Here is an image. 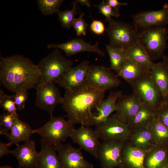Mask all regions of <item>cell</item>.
I'll list each match as a JSON object with an SVG mask.
<instances>
[{
	"instance_id": "cell-44",
	"label": "cell",
	"mask_w": 168,
	"mask_h": 168,
	"mask_svg": "<svg viewBox=\"0 0 168 168\" xmlns=\"http://www.w3.org/2000/svg\"><path fill=\"white\" fill-rule=\"evenodd\" d=\"M0 168H13L12 166H10L9 165H7L1 166Z\"/></svg>"
},
{
	"instance_id": "cell-17",
	"label": "cell",
	"mask_w": 168,
	"mask_h": 168,
	"mask_svg": "<svg viewBox=\"0 0 168 168\" xmlns=\"http://www.w3.org/2000/svg\"><path fill=\"white\" fill-rule=\"evenodd\" d=\"M36 143L29 140L12 150L11 154L17 159L18 168H36L39 156V152L36 148Z\"/></svg>"
},
{
	"instance_id": "cell-9",
	"label": "cell",
	"mask_w": 168,
	"mask_h": 168,
	"mask_svg": "<svg viewBox=\"0 0 168 168\" xmlns=\"http://www.w3.org/2000/svg\"><path fill=\"white\" fill-rule=\"evenodd\" d=\"M35 88L36 90L35 105L40 108L48 112L53 116L56 106L62 104L63 97L60 94L54 82H38Z\"/></svg>"
},
{
	"instance_id": "cell-46",
	"label": "cell",
	"mask_w": 168,
	"mask_h": 168,
	"mask_svg": "<svg viewBox=\"0 0 168 168\" xmlns=\"http://www.w3.org/2000/svg\"><path fill=\"white\" fill-rule=\"evenodd\" d=\"M166 103L168 105V99L167 101V102H166Z\"/></svg>"
},
{
	"instance_id": "cell-29",
	"label": "cell",
	"mask_w": 168,
	"mask_h": 168,
	"mask_svg": "<svg viewBox=\"0 0 168 168\" xmlns=\"http://www.w3.org/2000/svg\"><path fill=\"white\" fill-rule=\"evenodd\" d=\"M148 128L156 145L168 143V128L159 120L156 116Z\"/></svg>"
},
{
	"instance_id": "cell-7",
	"label": "cell",
	"mask_w": 168,
	"mask_h": 168,
	"mask_svg": "<svg viewBox=\"0 0 168 168\" xmlns=\"http://www.w3.org/2000/svg\"><path fill=\"white\" fill-rule=\"evenodd\" d=\"M150 72L129 83L134 93L142 102L156 110L164 103L163 96L153 82Z\"/></svg>"
},
{
	"instance_id": "cell-45",
	"label": "cell",
	"mask_w": 168,
	"mask_h": 168,
	"mask_svg": "<svg viewBox=\"0 0 168 168\" xmlns=\"http://www.w3.org/2000/svg\"><path fill=\"white\" fill-rule=\"evenodd\" d=\"M161 168H168V163Z\"/></svg>"
},
{
	"instance_id": "cell-6",
	"label": "cell",
	"mask_w": 168,
	"mask_h": 168,
	"mask_svg": "<svg viewBox=\"0 0 168 168\" xmlns=\"http://www.w3.org/2000/svg\"><path fill=\"white\" fill-rule=\"evenodd\" d=\"M66 116H50V120L40 128L33 130V133L55 145L65 142L75 129L74 125L65 119Z\"/></svg>"
},
{
	"instance_id": "cell-43",
	"label": "cell",
	"mask_w": 168,
	"mask_h": 168,
	"mask_svg": "<svg viewBox=\"0 0 168 168\" xmlns=\"http://www.w3.org/2000/svg\"><path fill=\"white\" fill-rule=\"evenodd\" d=\"M163 59L162 62L168 68V55H166Z\"/></svg>"
},
{
	"instance_id": "cell-2",
	"label": "cell",
	"mask_w": 168,
	"mask_h": 168,
	"mask_svg": "<svg viewBox=\"0 0 168 168\" xmlns=\"http://www.w3.org/2000/svg\"><path fill=\"white\" fill-rule=\"evenodd\" d=\"M40 74L38 65L23 55L1 56L0 82L5 88L14 93L35 87Z\"/></svg>"
},
{
	"instance_id": "cell-18",
	"label": "cell",
	"mask_w": 168,
	"mask_h": 168,
	"mask_svg": "<svg viewBox=\"0 0 168 168\" xmlns=\"http://www.w3.org/2000/svg\"><path fill=\"white\" fill-rule=\"evenodd\" d=\"M98 45V41L94 44H91L90 42H87L83 39L75 38L63 43L58 44L50 43L47 45V47L49 49H61L68 57L86 51L96 53L102 57L104 56L105 52L99 49Z\"/></svg>"
},
{
	"instance_id": "cell-1",
	"label": "cell",
	"mask_w": 168,
	"mask_h": 168,
	"mask_svg": "<svg viewBox=\"0 0 168 168\" xmlns=\"http://www.w3.org/2000/svg\"><path fill=\"white\" fill-rule=\"evenodd\" d=\"M105 92L98 90L86 82L65 91L62 106L67 113L68 120L75 125L87 127L94 125L95 114L93 110L104 100Z\"/></svg>"
},
{
	"instance_id": "cell-21",
	"label": "cell",
	"mask_w": 168,
	"mask_h": 168,
	"mask_svg": "<svg viewBox=\"0 0 168 168\" xmlns=\"http://www.w3.org/2000/svg\"><path fill=\"white\" fill-rule=\"evenodd\" d=\"M168 163V143L155 145L147 151L145 168H161Z\"/></svg>"
},
{
	"instance_id": "cell-23",
	"label": "cell",
	"mask_w": 168,
	"mask_h": 168,
	"mask_svg": "<svg viewBox=\"0 0 168 168\" xmlns=\"http://www.w3.org/2000/svg\"><path fill=\"white\" fill-rule=\"evenodd\" d=\"M121 91H111L108 97L103 100L96 109L97 113L94 117V126L105 121L116 110V103L122 94Z\"/></svg>"
},
{
	"instance_id": "cell-31",
	"label": "cell",
	"mask_w": 168,
	"mask_h": 168,
	"mask_svg": "<svg viewBox=\"0 0 168 168\" xmlns=\"http://www.w3.org/2000/svg\"><path fill=\"white\" fill-rule=\"evenodd\" d=\"M72 4V7L71 10L67 9L65 11L59 10L57 13L59 20L63 28L69 29L72 26L75 16L77 13V4L75 1Z\"/></svg>"
},
{
	"instance_id": "cell-4",
	"label": "cell",
	"mask_w": 168,
	"mask_h": 168,
	"mask_svg": "<svg viewBox=\"0 0 168 168\" xmlns=\"http://www.w3.org/2000/svg\"><path fill=\"white\" fill-rule=\"evenodd\" d=\"M168 29L165 26H155L144 30L139 33V43L153 61L166 56Z\"/></svg>"
},
{
	"instance_id": "cell-14",
	"label": "cell",
	"mask_w": 168,
	"mask_h": 168,
	"mask_svg": "<svg viewBox=\"0 0 168 168\" xmlns=\"http://www.w3.org/2000/svg\"><path fill=\"white\" fill-rule=\"evenodd\" d=\"M70 137L81 149L97 158V152L100 142L98 136L94 130L90 127L81 125L79 128L73 130Z\"/></svg>"
},
{
	"instance_id": "cell-34",
	"label": "cell",
	"mask_w": 168,
	"mask_h": 168,
	"mask_svg": "<svg viewBox=\"0 0 168 168\" xmlns=\"http://www.w3.org/2000/svg\"><path fill=\"white\" fill-rule=\"evenodd\" d=\"M93 5L98 8L99 13L102 14L105 17L106 21L109 22L112 19L111 17L118 18L120 16L119 9L111 7L105 1H102L98 5L94 4Z\"/></svg>"
},
{
	"instance_id": "cell-19",
	"label": "cell",
	"mask_w": 168,
	"mask_h": 168,
	"mask_svg": "<svg viewBox=\"0 0 168 168\" xmlns=\"http://www.w3.org/2000/svg\"><path fill=\"white\" fill-rule=\"evenodd\" d=\"M41 150L36 168H63L55 146L41 138Z\"/></svg>"
},
{
	"instance_id": "cell-10",
	"label": "cell",
	"mask_w": 168,
	"mask_h": 168,
	"mask_svg": "<svg viewBox=\"0 0 168 168\" xmlns=\"http://www.w3.org/2000/svg\"><path fill=\"white\" fill-rule=\"evenodd\" d=\"M110 68L102 66H89L86 82L91 86L100 91L105 92L119 86L121 81Z\"/></svg>"
},
{
	"instance_id": "cell-33",
	"label": "cell",
	"mask_w": 168,
	"mask_h": 168,
	"mask_svg": "<svg viewBox=\"0 0 168 168\" xmlns=\"http://www.w3.org/2000/svg\"><path fill=\"white\" fill-rule=\"evenodd\" d=\"M0 106L7 113L17 114V109L12 96L7 95L1 89L0 90Z\"/></svg>"
},
{
	"instance_id": "cell-13",
	"label": "cell",
	"mask_w": 168,
	"mask_h": 168,
	"mask_svg": "<svg viewBox=\"0 0 168 168\" xmlns=\"http://www.w3.org/2000/svg\"><path fill=\"white\" fill-rule=\"evenodd\" d=\"M133 26L138 31L155 26H165L168 24V3L165 4L162 9L142 12L133 15Z\"/></svg>"
},
{
	"instance_id": "cell-20",
	"label": "cell",
	"mask_w": 168,
	"mask_h": 168,
	"mask_svg": "<svg viewBox=\"0 0 168 168\" xmlns=\"http://www.w3.org/2000/svg\"><path fill=\"white\" fill-rule=\"evenodd\" d=\"M122 149V168H145L144 161L147 151L126 142Z\"/></svg>"
},
{
	"instance_id": "cell-24",
	"label": "cell",
	"mask_w": 168,
	"mask_h": 168,
	"mask_svg": "<svg viewBox=\"0 0 168 168\" xmlns=\"http://www.w3.org/2000/svg\"><path fill=\"white\" fill-rule=\"evenodd\" d=\"M153 82L160 91L163 96L164 103L168 99V68L162 62L156 63L150 72Z\"/></svg>"
},
{
	"instance_id": "cell-32",
	"label": "cell",
	"mask_w": 168,
	"mask_h": 168,
	"mask_svg": "<svg viewBox=\"0 0 168 168\" xmlns=\"http://www.w3.org/2000/svg\"><path fill=\"white\" fill-rule=\"evenodd\" d=\"M64 1L63 0H37L38 7L41 12L45 15H50L57 13Z\"/></svg>"
},
{
	"instance_id": "cell-40",
	"label": "cell",
	"mask_w": 168,
	"mask_h": 168,
	"mask_svg": "<svg viewBox=\"0 0 168 168\" xmlns=\"http://www.w3.org/2000/svg\"><path fill=\"white\" fill-rule=\"evenodd\" d=\"M11 146V145L9 142L5 143L0 141V157L1 158L9 154H11L12 150H10L9 149V147Z\"/></svg>"
},
{
	"instance_id": "cell-25",
	"label": "cell",
	"mask_w": 168,
	"mask_h": 168,
	"mask_svg": "<svg viewBox=\"0 0 168 168\" xmlns=\"http://www.w3.org/2000/svg\"><path fill=\"white\" fill-rule=\"evenodd\" d=\"M156 114V110L143 103L140 110L128 124L131 131L148 127Z\"/></svg>"
},
{
	"instance_id": "cell-36",
	"label": "cell",
	"mask_w": 168,
	"mask_h": 168,
	"mask_svg": "<svg viewBox=\"0 0 168 168\" xmlns=\"http://www.w3.org/2000/svg\"><path fill=\"white\" fill-rule=\"evenodd\" d=\"M85 15L84 13L82 12L78 18H75L72 26L76 32L77 35L78 36H85L86 34V29L88 24L83 18Z\"/></svg>"
},
{
	"instance_id": "cell-39",
	"label": "cell",
	"mask_w": 168,
	"mask_h": 168,
	"mask_svg": "<svg viewBox=\"0 0 168 168\" xmlns=\"http://www.w3.org/2000/svg\"><path fill=\"white\" fill-rule=\"evenodd\" d=\"M93 21L90 25L91 30L95 34L101 35L105 30V25L101 21L95 20L93 19Z\"/></svg>"
},
{
	"instance_id": "cell-3",
	"label": "cell",
	"mask_w": 168,
	"mask_h": 168,
	"mask_svg": "<svg viewBox=\"0 0 168 168\" xmlns=\"http://www.w3.org/2000/svg\"><path fill=\"white\" fill-rule=\"evenodd\" d=\"M73 63L66 58L58 49H55L37 65L40 73L38 82H57Z\"/></svg>"
},
{
	"instance_id": "cell-11",
	"label": "cell",
	"mask_w": 168,
	"mask_h": 168,
	"mask_svg": "<svg viewBox=\"0 0 168 168\" xmlns=\"http://www.w3.org/2000/svg\"><path fill=\"white\" fill-rule=\"evenodd\" d=\"M125 142L104 141L100 143L97 152V159L101 168L121 166L122 151Z\"/></svg>"
},
{
	"instance_id": "cell-27",
	"label": "cell",
	"mask_w": 168,
	"mask_h": 168,
	"mask_svg": "<svg viewBox=\"0 0 168 168\" xmlns=\"http://www.w3.org/2000/svg\"><path fill=\"white\" fill-rule=\"evenodd\" d=\"M150 71L128 58L116 73L118 77H122L129 84L141 76L149 73Z\"/></svg>"
},
{
	"instance_id": "cell-12",
	"label": "cell",
	"mask_w": 168,
	"mask_h": 168,
	"mask_svg": "<svg viewBox=\"0 0 168 168\" xmlns=\"http://www.w3.org/2000/svg\"><path fill=\"white\" fill-rule=\"evenodd\" d=\"M63 168H94L84 157L81 149L68 143L54 145Z\"/></svg>"
},
{
	"instance_id": "cell-22",
	"label": "cell",
	"mask_w": 168,
	"mask_h": 168,
	"mask_svg": "<svg viewBox=\"0 0 168 168\" xmlns=\"http://www.w3.org/2000/svg\"><path fill=\"white\" fill-rule=\"evenodd\" d=\"M33 134V130L30 125L20 119L17 114L14 115L13 124L11 131L6 136L11 145H16L20 142H25L30 140Z\"/></svg>"
},
{
	"instance_id": "cell-15",
	"label": "cell",
	"mask_w": 168,
	"mask_h": 168,
	"mask_svg": "<svg viewBox=\"0 0 168 168\" xmlns=\"http://www.w3.org/2000/svg\"><path fill=\"white\" fill-rule=\"evenodd\" d=\"M142 104L133 92L128 95L122 94L116 102L115 114L120 121L128 124L140 110Z\"/></svg>"
},
{
	"instance_id": "cell-28",
	"label": "cell",
	"mask_w": 168,
	"mask_h": 168,
	"mask_svg": "<svg viewBox=\"0 0 168 168\" xmlns=\"http://www.w3.org/2000/svg\"><path fill=\"white\" fill-rule=\"evenodd\" d=\"M126 51L128 58L147 70H152L156 64L139 42Z\"/></svg>"
},
{
	"instance_id": "cell-8",
	"label": "cell",
	"mask_w": 168,
	"mask_h": 168,
	"mask_svg": "<svg viewBox=\"0 0 168 168\" xmlns=\"http://www.w3.org/2000/svg\"><path fill=\"white\" fill-rule=\"evenodd\" d=\"M94 130L102 141L125 142L128 139L131 133L128 124L113 114L105 121L95 126Z\"/></svg>"
},
{
	"instance_id": "cell-26",
	"label": "cell",
	"mask_w": 168,
	"mask_h": 168,
	"mask_svg": "<svg viewBox=\"0 0 168 168\" xmlns=\"http://www.w3.org/2000/svg\"><path fill=\"white\" fill-rule=\"evenodd\" d=\"M129 138L131 145L146 151L156 145L148 127L131 131Z\"/></svg>"
},
{
	"instance_id": "cell-37",
	"label": "cell",
	"mask_w": 168,
	"mask_h": 168,
	"mask_svg": "<svg viewBox=\"0 0 168 168\" xmlns=\"http://www.w3.org/2000/svg\"><path fill=\"white\" fill-rule=\"evenodd\" d=\"M12 95L14 99L17 110L21 111L25 107L28 98V92L26 91L18 92Z\"/></svg>"
},
{
	"instance_id": "cell-5",
	"label": "cell",
	"mask_w": 168,
	"mask_h": 168,
	"mask_svg": "<svg viewBox=\"0 0 168 168\" xmlns=\"http://www.w3.org/2000/svg\"><path fill=\"white\" fill-rule=\"evenodd\" d=\"M109 23L105 31L111 47L126 51L139 42V33L133 26L112 19Z\"/></svg>"
},
{
	"instance_id": "cell-41",
	"label": "cell",
	"mask_w": 168,
	"mask_h": 168,
	"mask_svg": "<svg viewBox=\"0 0 168 168\" xmlns=\"http://www.w3.org/2000/svg\"><path fill=\"white\" fill-rule=\"evenodd\" d=\"M107 4L111 7L114 9H119L121 6H127L128 3L119 2L117 0H106Z\"/></svg>"
},
{
	"instance_id": "cell-35",
	"label": "cell",
	"mask_w": 168,
	"mask_h": 168,
	"mask_svg": "<svg viewBox=\"0 0 168 168\" xmlns=\"http://www.w3.org/2000/svg\"><path fill=\"white\" fill-rule=\"evenodd\" d=\"M5 112L0 117V134L6 136L10 131L13 123L14 115Z\"/></svg>"
},
{
	"instance_id": "cell-16",
	"label": "cell",
	"mask_w": 168,
	"mask_h": 168,
	"mask_svg": "<svg viewBox=\"0 0 168 168\" xmlns=\"http://www.w3.org/2000/svg\"><path fill=\"white\" fill-rule=\"evenodd\" d=\"M90 62L85 60L77 66L71 68L57 82L65 91L79 86L86 82Z\"/></svg>"
},
{
	"instance_id": "cell-38",
	"label": "cell",
	"mask_w": 168,
	"mask_h": 168,
	"mask_svg": "<svg viewBox=\"0 0 168 168\" xmlns=\"http://www.w3.org/2000/svg\"><path fill=\"white\" fill-rule=\"evenodd\" d=\"M156 116L159 120L168 128V105L164 103L156 110Z\"/></svg>"
},
{
	"instance_id": "cell-42",
	"label": "cell",
	"mask_w": 168,
	"mask_h": 168,
	"mask_svg": "<svg viewBox=\"0 0 168 168\" xmlns=\"http://www.w3.org/2000/svg\"><path fill=\"white\" fill-rule=\"evenodd\" d=\"M77 3H79L82 6H86L88 7L91 6V2L88 0H75Z\"/></svg>"
},
{
	"instance_id": "cell-30",
	"label": "cell",
	"mask_w": 168,
	"mask_h": 168,
	"mask_svg": "<svg viewBox=\"0 0 168 168\" xmlns=\"http://www.w3.org/2000/svg\"><path fill=\"white\" fill-rule=\"evenodd\" d=\"M106 49L110 57V68L117 72L128 58L126 51L122 49L114 48L107 44H106Z\"/></svg>"
},
{
	"instance_id": "cell-47",
	"label": "cell",
	"mask_w": 168,
	"mask_h": 168,
	"mask_svg": "<svg viewBox=\"0 0 168 168\" xmlns=\"http://www.w3.org/2000/svg\"><path fill=\"white\" fill-rule=\"evenodd\" d=\"M121 168V167H115V168Z\"/></svg>"
}]
</instances>
